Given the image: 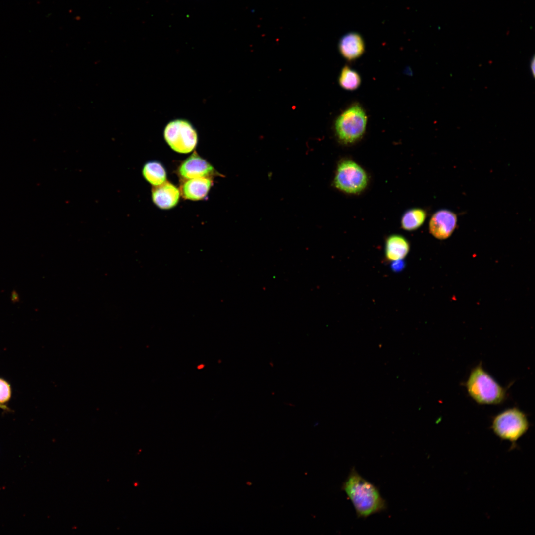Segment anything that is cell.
Segmentation results:
<instances>
[{"label":"cell","mask_w":535,"mask_h":535,"mask_svg":"<svg viewBox=\"0 0 535 535\" xmlns=\"http://www.w3.org/2000/svg\"><path fill=\"white\" fill-rule=\"evenodd\" d=\"M212 185L210 178L202 177L183 180L180 191L186 199L199 200L205 198Z\"/></svg>","instance_id":"cell-10"},{"label":"cell","mask_w":535,"mask_h":535,"mask_svg":"<svg viewBox=\"0 0 535 535\" xmlns=\"http://www.w3.org/2000/svg\"><path fill=\"white\" fill-rule=\"evenodd\" d=\"M369 177L366 171L353 160L345 159L338 164L333 184L341 191L358 194L367 187Z\"/></svg>","instance_id":"cell-5"},{"label":"cell","mask_w":535,"mask_h":535,"mask_svg":"<svg viewBox=\"0 0 535 535\" xmlns=\"http://www.w3.org/2000/svg\"><path fill=\"white\" fill-rule=\"evenodd\" d=\"M10 300L13 303H16L20 301V296L17 291L13 290L10 295Z\"/></svg>","instance_id":"cell-17"},{"label":"cell","mask_w":535,"mask_h":535,"mask_svg":"<svg viewBox=\"0 0 535 535\" xmlns=\"http://www.w3.org/2000/svg\"><path fill=\"white\" fill-rule=\"evenodd\" d=\"M530 426L527 415L520 409H506L496 415L491 422V428L496 436L506 440L515 448L517 441L528 431Z\"/></svg>","instance_id":"cell-3"},{"label":"cell","mask_w":535,"mask_h":535,"mask_svg":"<svg viewBox=\"0 0 535 535\" xmlns=\"http://www.w3.org/2000/svg\"><path fill=\"white\" fill-rule=\"evenodd\" d=\"M464 385L469 395L479 404H500L507 398V389L484 369L481 363L472 368Z\"/></svg>","instance_id":"cell-2"},{"label":"cell","mask_w":535,"mask_h":535,"mask_svg":"<svg viewBox=\"0 0 535 535\" xmlns=\"http://www.w3.org/2000/svg\"><path fill=\"white\" fill-rule=\"evenodd\" d=\"M338 81L339 85L343 89L353 91L360 85L361 78L356 71L345 66L341 70Z\"/></svg>","instance_id":"cell-15"},{"label":"cell","mask_w":535,"mask_h":535,"mask_svg":"<svg viewBox=\"0 0 535 535\" xmlns=\"http://www.w3.org/2000/svg\"><path fill=\"white\" fill-rule=\"evenodd\" d=\"M367 116L361 106L355 104L344 110L335 122V131L339 140L344 144H353L363 136Z\"/></svg>","instance_id":"cell-4"},{"label":"cell","mask_w":535,"mask_h":535,"mask_svg":"<svg viewBox=\"0 0 535 535\" xmlns=\"http://www.w3.org/2000/svg\"><path fill=\"white\" fill-rule=\"evenodd\" d=\"M339 49L341 54L346 59L352 60L359 57L365 50L364 42L361 36L357 33L350 32L345 34L340 39Z\"/></svg>","instance_id":"cell-11"},{"label":"cell","mask_w":535,"mask_h":535,"mask_svg":"<svg viewBox=\"0 0 535 535\" xmlns=\"http://www.w3.org/2000/svg\"><path fill=\"white\" fill-rule=\"evenodd\" d=\"M142 174L149 183L155 186L159 185L166 180V172L161 163L156 161L146 162L143 166Z\"/></svg>","instance_id":"cell-13"},{"label":"cell","mask_w":535,"mask_h":535,"mask_svg":"<svg viewBox=\"0 0 535 535\" xmlns=\"http://www.w3.org/2000/svg\"><path fill=\"white\" fill-rule=\"evenodd\" d=\"M180 192L175 185L168 181L155 186L152 190L154 203L161 209L172 208L178 203Z\"/></svg>","instance_id":"cell-9"},{"label":"cell","mask_w":535,"mask_h":535,"mask_svg":"<svg viewBox=\"0 0 535 535\" xmlns=\"http://www.w3.org/2000/svg\"><path fill=\"white\" fill-rule=\"evenodd\" d=\"M530 69L532 74V76L535 77V56H533L531 59L530 62Z\"/></svg>","instance_id":"cell-18"},{"label":"cell","mask_w":535,"mask_h":535,"mask_svg":"<svg viewBox=\"0 0 535 535\" xmlns=\"http://www.w3.org/2000/svg\"><path fill=\"white\" fill-rule=\"evenodd\" d=\"M341 489L352 503L358 518L366 519L387 509V503L378 488L364 479L354 467L343 482Z\"/></svg>","instance_id":"cell-1"},{"label":"cell","mask_w":535,"mask_h":535,"mask_svg":"<svg viewBox=\"0 0 535 535\" xmlns=\"http://www.w3.org/2000/svg\"><path fill=\"white\" fill-rule=\"evenodd\" d=\"M457 220V216L453 212L447 210H439L432 215L430 219V232L437 239H446L455 229Z\"/></svg>","instance_id":"cell-8"},{"label":"cell","mask_w":535,"mask_h":535,"mask_svg":"<svg viewBox=\"0 0 535 535\" xmlns=\"http://www.w3.org/2000/svg\"><path fill=\"white\" fill-rule=\"evenodd\" d=\"M11 396V388L9 383L0 378V408L7 409L5 405Z\"/></svg>","instance_id":"cell-16"},{"label":"cell","mask_w":535,"mask_h":535,"mask_svg":"<svg viewBox=\"0 0 535 535\" xmlns=\"http://www.w3.org/2000/svg\"><path fill=\"white\" fill-rule=\"evenodd\" d=\"M178 171L183 180L197 178H210L215 174L213 166L195 151L181 163Z\"/></svg>","instance_id":"cell-7"},{"label":"cell","mask_w":535,"mask_h":535,"mask_svg":"<svg viewBox=\"0 0 535 535\" xmlns=\"http://www.w3.org/2000/svg\"><path fill=\"white\" fill-rule=\"evenodd\" d=\"M426 211L419 208H413L406 211L401 219V227L407 231H413L419 228L426 218Z\"/></svg>","instance_id":"cell-14"},{"label":"cell","mask_w":535,"mask_h":535,"mask_svg":"<svg viewBox=\"0 0 535 535\" xmlns=\"http://www.w3.org/2000/svg\"><path fill=\"white\" fill-rule=\"evenodd\" d=\"M163 134L168 145L178 153H188L197 144V131L185 119H177L169 122L164 128Z\"/></svg>","instance_id":"cell-6"},{"label":"cell","mask_w":535,"mask_h":535,"mask_svg":"<svg viewBox=\"0 0 535 535\" xmlns=\"http://www.w3.org/2000/svg\"><path fill=\"white\" fill-rule=\"evenodd\" d=\"M409 250L408 241L401 235L392 234L386 240L385 253L389 261L401 260L407 256Z\"/></svg>","instance_id":"cell-12"}]
</instances>
